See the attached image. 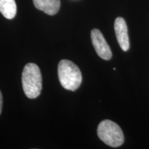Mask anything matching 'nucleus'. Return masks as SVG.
Segmentation results:
<instances>
[{
    "label": "nucleus",
    "instance_id": "7",
    "mask_svg": "<svg viewBox=\"0 0 149 149\" xmlns=\"http://www.w3.org/2000/svg\"><path fill=\"white\" fill-rule=\"evenodd\" d=\"M0 12L8 19H12L16 15L17 5L15 0H0Z\"/></svg>",
    "mask_w": 149,
    "mask_h": 149
},
{
    "label": "nucleus",
    "instance_id": "8",
    "mask_svg": "<svg viewBox=\"0 0 149 149\" xmlns=\"http://www.w3.org/2000/svg\"><path fill=\"white\" fill-rule=\"evenodd\" d=\"M2 106H3V97H2V94H1V91H0V115H1V111H2Z\"/></svg>",
    "mask_w": 149,
    "mask_h": 149
},
{
    "label": "nucleus",
    "instance_id": "3",
    "mask_svg": "<svg viewBox=\"0 0 149 149\" xmlns=\"http://www.w3.org/2000/svg\"><path fill=\"white\" fill-rule=\"evenodd\" d=\"M97 135L106 144L114 148L122 146L124 141V133L121 128L111 120H106L100 123Z\"/></svg>",
    "mask_w": 149,
    "mask_h": 149
},
{
    "label": "nucleus",
    "instance_id": "4",
    "mask_svg": "<svg viewBox=\"0 0 149 149\" xmlns=\"http://www.w3.org/2000/svg\"><path fill=\"white\" fill-rule=\"evenodd\" d=\"M91 37L97 54L105 60L111 59L112 57L111 50L101 31L96 29H93L91 33Z\"/></svg>",
    "mask_w": 149,
    "mask_h": 149
},
{
    "label": "nucleus",
    "instance_id": "5",
    "mask_svg": "<svg viewBox=\"0 0 149 149\" xmlns=\"http://www.w3.org/2000/svg\"><path fill=\"white\" fill-rule=\"evenodd\" d=\"M114 29L117 42L122 51H127L129 49L130 43L128 35V28L125 20L122 17H117L115 21Z\"/></svg>",
    "mask_w": 149,
    "mask_h": 149
},
{
    "label": "nucleus",
    "instance_id": "1",
    "mask_svg": "<svg viewBox=\"0 0 149 149\" xmlns=\"http://www.w3.org/2000/svg\"><path fill=\"white\" fill-rule=\"evenodd\" d=\"M24 94L30 99L37 98L42 89V77L39 66L34 63H29L24 66L22 76Z\"/></svg>",
    "mask_w": 149,
    "mask_h": 149
},
{
    "label": "nucleus",
    "instance_id": "2",
    "mask_svg": "<svg viewBox=\"0 0 149 149\" xmlns=\"http://www.w3.org/2000/svg\"><path fill=\"white\" fill-rule=\"evenodd\" d=\"M57 72L59 82L64 88L74 91L81 85L82 81L81 72L72 61L68 59L61 60L58 64Z\"/></svg>",
    "mask_w": 149,
    "mask_h": 149
},
{
    "label": "nucleus",
    "instance_id": "6",
    "mask_svg": "<svg viewBox=\"0 0 149 149\" xmlns=\"http://www.w3.org/2000/svg\"><path fill=\"white\" fill-rule=\"evenodd\" d=\"M35 8L49 15H55L60 8V0H33Z\"/></svg>",
    "mask_w": 149,
    "mask_h": 149
}]
</instances>
